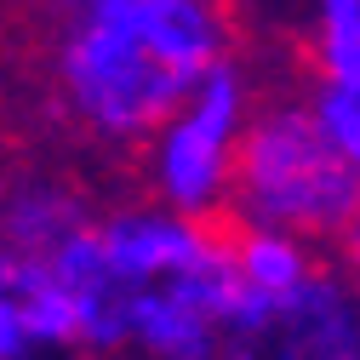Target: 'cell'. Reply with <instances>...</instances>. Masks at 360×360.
Segmentation results:
<instances>
[{"label":"cell","instance_id":"obj_1","mask_svg":"<svg viewBox=\"0 0 360 360\" xmlns=\"http://www.w3.org/2000/svg\"><path fill=\"white\" fill-rule=\"evenodd\" d=\"M52 275L75 303V338L92 354L138 349L143 360H200L217 349L240 297L229 235L166 206H120L92 217Z\"/></svg>","mask_w":360,"mask_h":360},{"label":"cell","instance_id":"obj_2","mask_svg":"<svg viewBox=\"0 0 360 360\" xmlns=\"http://www.w3.org/2000/svg\"><path fill=\"white\" fill-rule=\"evenodd\" d=\"M229 12L206 0H86L58 34V92L103 143H143L229 63Z\"/></svg>","mask_w":360,"mask_h":360},{"label":"cell","instance_id":"obj_3","mask_svg":"<svg viewBox=\"0 0 360 360\" xmlns=\"http://www.w3.org/2000/svg\"><path fill=\"white\" fill-rule=\"evenodd\" d=\"M235 229H269L292 240L349 235L360 217V177L332 149L309 103H269L246 120L235 149Z\"/></svg>","mask_w":360,"mask_h":360},{"label":"cell","instance_id":"obj_4","mask_svg":"<svg viewBox=\"0 0 360 360\" xmlns=\"http://www.w3.org/2000/svg\"><path fill=\"white\" fill-rule=\"evenodd\" d=\"M246 120H252V92H246V75L229 58V63H217L195 86V98L149 138L155 206L189 217V223H212L229 206L235 149H240Z\"/></svg>","mask_w":360,"mask_h":360},{"label":"cell","instance_id":"obj_5","mask_svg":"<svg viewBox=\"0 0 360 360\" xmlns=\"http://www.w3.org/2000/svg\"><path fill=\"white\" fill-rule=\"evenodd\" d=\"M217 360H360V303L338 275H314L303 292L269 303L240 286Z\"/></svg>","mask_w":360,"mask_h":360},{"label":"cell","instance_id":"obj_6","mask_svg":"<svg viewBox=\"0 0 360 360\" xmlns=\"http://www.w3.org/2000/svg\"><path fill=\"white\" fill-rule=\"evenodd\" d=\"M309 58H314V120L332 149L360 177V0H321L309 18Z\"/></svg>","mask_w":360,"mask_h":360},{"label":"cell","instance_id":"obj_7","mask_svg":"<svg viewBox=\"0 0 360 360\" xmlns=\"http://www.w3.org/2000/svg\"><path fill=\"white\" fill-rule=\"evenodd\" d=\"M80 229H92V206L58 177H18L0 189V246L29 263H52Z\"/></svg>","mask_w":360,"mask_h":360},{"label":"cell","instance_id":"obj_8","mask_svg":"<svg viewBox=\"0 0 360 360\" xmlns=\"http://www.w3.org/2000/svg\"><path fill=\"white\" fill-rule=\"evenodd\" d=\"M229 263H235V281H240L252 297H269V303L303 292L314 275H321L309 240L269 235V229H235V235H229Z\"/></svg>","mask_w":360,"mask_h":360},{"label":"cell","instance_id":"obj_9","mask_svg":"<svg viewBox=\"0 0 360 360\" xmlns=\"http://www.w3.org/2000/svg\"><path fill=\"white\" fill-rule=\"evenodd\" d=\"M343 269H349V281H343V286H349V297L360 303V217L349 223V235H343Z\"/></svg>","mask_w":360,"mask_h":360},{"label":"cell","instance_id":"obj_10","mask_svg":"<svg viewBox=\"0 0 360 360\" xmlns=\"http://www.w3.org/2000/svg\"><path fill=\"white\" fill-rule=\"evenodd\" d=\"M12 263H18V257H12L6 246H0V297H6V281H12Z\"/></svg>","mask_w":360,"mask_h":360},{"label":"cell","instance_id":"obj_11","mask_svg":"<svg viewBox=\"0 0 360 360\" xmlns=\"http://www.w3.org/2000/svg\"><path fill=\"white\" fill-rule=\"evenodd\" d=\"M200 360H217V354H200Z\"/></svg>","mask_w":360,"mask_h":360}]
</instances>
